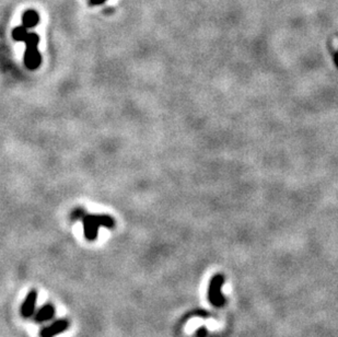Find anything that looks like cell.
Segmentation results:
<instances>
[{
  "instance_id": "cell-1",
  "label": "cell",
  "mask_w": 338,
  "mask_h": 337,
  "mask_svg": "<svg viewBox=\"0 0 338 337\" xmlns=\"http://www.w3.org/2000/svg\"><path fill=\"white\" fill-rule=\"evenodd\" d=\"M83 233L88 241H95L98 238L99 228L114 227V219L108 215H86L82 218Z\"/></svg>"
},
{
  "instance_id": "cell-2",
  "label": "cell",
  "mask_w": 338,
  "mask_h": 337,
  "mask_svg": "<svg viewBox=\"0 0 338 337\" xmlns=\"http://www.w3.org/2000/svg\"><path fill=\"white\" fill-rule=\"evenodd\" d=\"M40 36L36 33H27L24 43L26 49L24 53V65L30 70H35L41 66L42 56L38 49Z\"/></svg>"
},
{
  "instance_id": "cell-3",
  "label": "cell",
  "mask_w": 338,
  "mask_h": 337,
  "mask_svg": "<svg viewBox=\"0 0 338 337\" xmlns=\"http://www.w3.org/2000/svg\"><path fill=\"white\" fill-rule=\"evenodd\" d=\"M68 327H69V322L67 320L55 321L50 325L45 326L44 329L41 331L40 336L41 337H55L66 331Z\"/></svg>"
},
{
  "instance_id": "cell-4",
  "label": "cell",
  "mask_w": 338,
  "mask_h": 337,
  "mask_svg": "<svg viewBox=\"0 0 338 337\" xmlns=\"http://www.w3.org/2000/svg\"><path fill=\"white\" fill-rule=\"evenodd\" d=\"M36 299H38V292L35 290H31V292L27 293L26 298L24 301H23L21 306V315L25 318H29L35 311V304H36Z\"/></svg>"
},
{
  "instance_id": "cell-5",
  "label": "cell",
  "mask_w": 338,
  "mask_h": 337,
  "mask_svg": "<svg viewBox=\"0 0 338 337\" xmlns=\"http://www.w3.org/2000/svg\"><path fill=\"white\" fill-rule=\"evenodd\" d=\"M40 22V16L33 9H29L22 15V25L25 29H33Z\"/></svg>"
},
{
  "instance_id": "cell-6",
  "label": "cell",
  "mask_w": 338,
  "mask_h": 337,
  "mask_svg": "<svg viewBox=\"0 0 338 337\" xmlns=\"http://www.w3.org/2000/svg\"><path fill=\"white\" fill-rule=\"evenodd\" d=\"M55 315V308L52 304H45L40 310L35 313L34 321L38 323H43L53 318Z\"/></svg>"
},
{
  "instance_id": "cell-7",
  "label": "cell",
  "mask_w": 338,
  "mask_h": 337,
  "mask_svg": "<svg viewBox=\"0 0 338 337\" xmlns=\"http://www.w3.org/2000/svg\"><path fill=\"white\" fill-rule=\"evenodd\" d=\"M27 33H29V32H27V29H25L23 25H19L13 29L12 38L13 40L17 41V42H24Z\"/></svg>"
},
{
  "instance_id": "cell-8",
  "label": "cell",
  "mask_w": 338,
  "mask_h": 337,
  "mask_svg": "<svg viewBox=\"0 0 338 337\" xmlns=\"http://www.w3.org/2000/svg\"><path fill=\"white\" fill-rule=\"evenodd\" d=\"M87 215L86 210L83 208H77L71 212V220L72 221H76V220H82L83 217Z\"/></svg>"
},
{
  "instance_id": "cell-9",
  "label": "cell",
  "mask_w": 338,
  "mask_h": 337,
  "mask_svg": "<svg viewBox=\"0 0 338 337\" xmlns=\"http://www.w3.org/2000/svg\"><path fill=\"white\" fill-rule=\"evenodd\" d=\"M106 0H89V6L91 7H95V6H100V4H103Z\"/></svg>"
}]
</instances>
